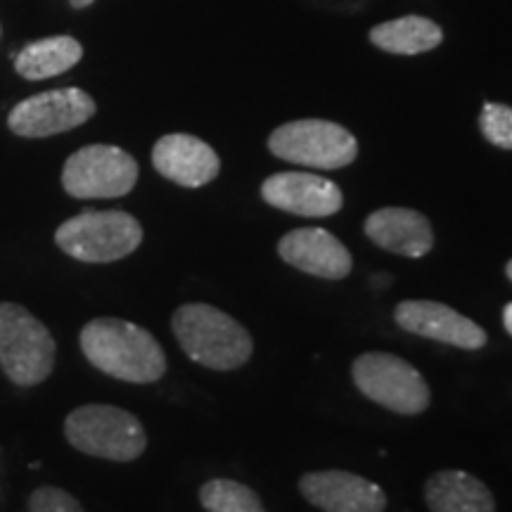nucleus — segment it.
I'll list each match as a JSON object with an SVG mask.
<instances>
[{
  "label": "nucleus",
  "instance_id": "obj_1",
  "mask_svg": "<svg viewBox=\"0 0 512 512\" xmlns=\"http://www.w3.org/2000/svg\"><path fill=\"white\" fill-rule=\"evenodd\" d=\"M81 351L100 373L121 382L150 384L166 373L162 344L136 323L121 318H95L81 330Z\"/></svg>",
  "mask_w": 512,
  "mask_h": 512
},
{
  "label": "nucleus",
  "instance_id": "obj_2",
  "mask_svg": "<svg viewBox=\"0 0 512 512\" xmlns=\"http://www.w3.org/2000/svg\"><path fill=\"white\" fill-rule=\"evenodd\" d=\"M171 328L190 361L211 370H238L252 358L254 342L233 316L209 304H183Z\"/></svg>",
  "mask_w": 512,
  "mask_h": 512
},
{
  "label": "nucleus",
  "instance_id": "obj_3",
  "mask_svg": "<svg viewBox=\"0 0 512 512\" xmlns=\"http://www.w3.org/2000/svg\"><path fill=\"white\" fill-rule=\"evenodd\" d=\"M64 437L76 451L114 463H131L147 448V434L136 415L107 403H88L69 413Z\"/></svg>",
  "mask_w": 512,
  "mask_h": 512
},
{
  "label": "nucleus",
  "instance_id": "obj_4",
  "mask_svg": "<svg viewBox=\"0 0 512 512\" xmlns=\"http://www.w3.org/2000/svg\"><path fill=\"white\" fill-rule=\"evenodd\" d=\"M55 242L72 259L110 264L136 252L143 226L126 211H81L57 228Z\"/></svg>",
  "mask_w": 512,
  "mask_h": 512
},
{
  "label": "nucleus",
  "instance_id": "obj_5",
  "mask_svg": "<svg viewBox=\"0 0 512 512\" xmlns=\"http://www.w3.org/2000/svg\"><path fill=\"white\" fill-rule=\"evenodd\" d=\"M55 339L24 306L0 304V368L19 387L48 380L55 368Z\"/></svg>",
  "mask_w": 512,
  "mask_h": 512
},
{
  "label": "nucleus",
  "instance_id": "obj_6",
  "mask_svg": "<svg viewBox=\"0 0 512 512\" xmlns=\"http://www.w3.org/2000/svg\"><path fill=\"white\" fill-rule=\"evenodd\" d=\"M351 377L366 399L399 415H420L430 408L432 392L425 377L401 356L366 351L351 366Z\"/></svg>",
  "mask_w": 512,
  "mask_h": 512
},
{
  "label": "nucleus",
  "instance_id": "obj_7",
  "mask_svg": "<svg viewBox=\"0 0 512 512\" xmlns=\"http://www.w3.org/2000/svg\"><path fill=\"white\" fill-rule=\"evenodd\" d=\"M268 150L278 159L309 169H344L358 155L354 133L328 119H299L278 126L268 138Z\"/></svg>",
  "mask_w": 512,
  "mask_h": 512
},
{
  "label": "nucleus",
  "instance_id": "obj_8",
  "mask_svg": "<svg viewBox=\"0 0 512 512\" xmlns=\"http://www.w3.org/2000/svg\"><path fill=\"white\" fill-rule=\"evenodd\" d=\"M138 162L114 145H86L67 159L62 188L79 200H112L136 188Z\"/></svg>",
  "mask_w": 512,
  "mask_h": 512
},
{
  "label": "nucleus",
  "instance_id": "obj_9",
  "mask_svg": "<svg viewBox=\"0 0 512 512\" xmlns=\"http://www.w3.org/2000/svg\"><path fill=\"white\" fill-rule=\"evenodd\" d=\"M95 114V100L81 88H60L31 95L10 112L8 126L22 138H48L86 124Z\"/></svg>",
  "mask_w": 512,
  "mask_h": 512
},
{
  "label": "nucleus",
  "instance_id": "obj_10",
  "mask_svg": "<svg viewBox=\"0 0 512 512\" xmlns=\"http://www.w3.org/2000/svg\"><path fill=\"white\" fill-rule=\"evenodd\" d=\"M394 320L399 328L411 335H420L434 342L448 344L467 351H477L486 344V332L475 320L458 313L451 306L430 299H408L394 309Z\"/></svg>",
  "mask_w": 512,
  "mask_h": 512
},
{
  "label": "nucleus",
  "instance_id": "obj_11",
  "mask_svg": "<svg viewBox=\"0 0 512 512\" xmlns=\"http://www.w3.org/2000/svg\"><path fill=\"white\" fill-rule=\"evenodd\" d=\"M299 491L313 508L323 512H384L387 494L380 484L347 470L306 472Z\"/></svg>",
  "mask_w": 512,
  "mask_h": 512
},
{
  "label": "nucleus",
  "instance_id": "obj_12",
  "mask_svg": "<svg viewBox=\"0 0 512 512\" xmlns=\"http://www.w3.org/2000/svg\"><path fill=\"white\" fill-rule=\"evenodd\" d=\"M261 197L273 209L287 211L294 216L323 219L335 216L344 204V195L330 178L306 174V171H283L268 176L261 185Z\"/></svg>",
  "mask_w": 512,
  "mask_h": 512
},
{
  "label": "nucleus",
  "instance_id": "obj_13",
  "mask_svg": "<svg viewBox=\"0 0 512 512\" xmlns=\"http://www.w3.org/2000/svg\"><path fill=\"white\" fill-rule=\"evenodd\" d=\"M278 254L297 271L325 280L347 278L354 268L351 252L325 228H294L278 242Z\"/></svg>",
  "mask_w": 512,
  "mask_h": 512
},
{
  "label": "nucleus",
  "instance_id": "obj_14",
  "mask_svg": "<svg viewBox=\"0 0 512 512\" xmlns=\"http://www.w3.org/2000/svg\"><path fill=\"white\" fill-rule=\"evenodd\" d=\"M152 164L164 178L183 188H202L221 171V159L214 147L188 133H169L159 138L152 150Z\"/></svg>",
  "mask_w": 512,
  "mask_h": 512
},
{
  "label": "nucleus",
  "instance_id": "obj_15",
  "mask_svg": "<svg viewBox=\"0 0 512 512\" xmlns=\"http://www.w3.org/2000/svg\"><path fill=\"white\" fill-rule=\"evenodd\" d=\"M368 240L384 252L420 259L434 247V230L425 214L406 207L377 209L363 223Z\"/></svg>",
  "mask_w": 512,
  "mask_h": 512
},
{
  "label": "nucleus",
  "instance_id": "obj_16",
  "mask_svg": "<svg viewBox=\"0 0 512 512\" xmlns=\"http://www.w3.org/2000/svg\"><path fill=\"white\" fill-rule=\"evenodd\" d=\"M430 512H496V498L482 479L463 470H441L425 482Z\"/></svg>",
  "mask_w": 512,
  "mask_h": 512
},
{
  "label": "nucleus",
  "instance_id": "obj_17",
  "mask_svg": "<svg viewBox=\"0 0 512 512\" xmlns=\"http://www.w3.org/2000/svg\"><path fill=\"white\" fill-rule=\"evenodd\" d=\"M370 41L384 53L392 55H420L430 53L444 41V31L432 19L408 15L377 24L370 29Z\"/></svg>",
  "mask_w": 512,
  "mask_h": 512
},
{
  "label": "nucleus",
  "instance_id": "obj_18",
  "mask_svg": "<svg viewBox=\"0 0 512 512\" xmlns=\"http://www.w3.org/2000/svg\"><path fill=\"white\" fill-rule=\"evenodd\" d=\"M83 57L81 43L72 36H50L43 41L29 43L15 57V69L19 76L29 81H43L50 76L64 74L79 64Z\"/></svg>",
  "mask_w": 512,
  "mask_h": 512
},
{
  "label": "nucleus",
  "instance_id": "obj_19",
  "mask_svg": "<svg viewBox=\"0 0 512 512\" xmlns=\"http://www.w3.org/2000/svg\"><path fill=\"white\" fill-rule=\"evenodd\" d=\"M200 503L207 512H266L264 501L252 486L223 477L202 484Z\"/></svg>",
  "mask_w": 512,
  "mask_h": 512
},
{
  "label": "nucleus",
  "instance_id": "obj_20",
  "mask_svg": "<svg viewBox=\"0 0 512 512\" xmlns=\"http://www.w3.org/2000/svg\"><path fill=\"white\" fill-rule=\"evenodd\" d=\"M479 128L491 145L512 150V107L501 102H486L479 114Z\"/></svg>",
  "mask_w": 512,
  "mask_h": 512
},
{
  "label": "nucleus",
  "instance_id": "obj_21",
  "mask_svg": "<svg viewBox=\"0 0 512 512\" xmlns=\"http://www.w3.org/2000/svg\"><path fill=\"white\" fill-rule=\"evenodd\" d=\"M29 512H83L72 494L57 486H41L29 498Z\"/></svg>",
  "mask_w": 512,
  "mask_h": 512
},
{
  "label": "nucleus",
  "instance_id": "obj_22",
  "mask_svg": "<svg viewBox=\"0 0 512 512\" xmlns=\"http://www.w3.org/2000/svg\"><path fill=\"white\" fill-rule=\"evenodd\" d=\"M503 328L508 330V335L512 337V302L503 309Z\"/></svg>",
  "mask_w": 512,
  "mask_h": 512
},
{
  "label": "nucleus",
  "instance_id": "obj_23",
  "mask_svg": "<svg viewBox=\"0 0 512 512\" xmlns=\"http://www.w3.org/2000/svg\"><path fill=\"white\" fill-rule=\"evenodd\" d=\"M69 3H72V8L81 10V8H88V5H93L95 0H69Z\"/></svg>",
  "mask_w": 512,
  "mask_h": 512
},
{
  "label": "nucleus",
  "instance_id": "obj_24",
  "mask_svg": "<svg viewBox=\"0 0 512 512\" xmlns=\"http://www.w3.org/2000/svg\"><path fill=\"white\" fill-rule=\"evenodd\" d=\"M505 275H508V278L512 280V259L508 261V266H505Z\"/></svg>",
  "mask_w": 512,
  "mask_h": 512
}]
</instances>
